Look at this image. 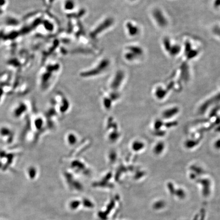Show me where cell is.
Listing matches in <instances>:
<instances>
[{"mask_svg":"<svg viewBox=\"0 0 220 220\" xmlns=\"http://www.w3.org/2000/svg\"><path fill=\"white\" fill-rule=\"evenodd\" d=\"M142 54V50L139 47L130 45L126 47L124 50L123 57L126 60L129 62L135 60L138 56Z\"/></svg>","mask_w":220,"mask_h":220,"instance_id":"1","label":"cell"},{"mask_svg":"<svg viewBox=\"0 0 220 220\" xmlns=\"http://www.w3.org/2000/svg\"><path fill=\"white\" fill-rule=\"evenodd\" d=\"M125 28L126 32H127V34H129V36H135L139 33V29L137 25H135V24H134L132 22L128 21L125 24Z\"/></svg>","mask_w":220,"mask_h":220,"instance_id":"2","label":"cell"},{"mask_svg":"<svg viewBox=\"0 0 220 220\" xmlns=\"http://www.w3.org/2000/svg\"><path fill=\"white\" fill-rule=\"evenodd\" d=\"M26 108H25V105H24L23 104H17L13 112V114L15 118H19L21 116L23 115V113H25L26 111Z\"/></svg>","mask_w":220,"mask_h":220,"instance_id":"3","label":"cell"},{"mask_svg":"<svg viewBox=\"0 0 220 220\" xmlns=\"http://www.w3.org/2000/svg\"><path fill=\"white\" fill-rule=\"evenodd\" d=\"M12 131L8 127H3L0 129V137L4 140L5 139L6 141L7 138L8 137L9 138L12 137Z\"/></svg>","mask_w":220,"mask_h":220,"instance_id":"4","label":"cell"},{"mask_svg":"<svg viewBox=\"0 0 220 220\" xmlns=\"http://www.w3.org/2000/svg\"><path fill=\"white\" fill-rule=\"evenodd\" d=\"M63 7L65 11L72 10L76 7V3L73 0H67L64 2Z\"/></svg>","mask_w":220,"mask_h":220,"instance_id":"5","label":"cell"},{"mask_svg":"<svg viewBox=\"0 0 220 220\" xmlns=\"http://www.w3.org/2000/svg\"><path fill=\"white\" fill-rule=\"evenodd\" d=\"M129 1H135V0H129Z\"/></svg>","mask_w":220,"mask_h":220,"instance_id":"6","label":"cell"}]
</instances>
